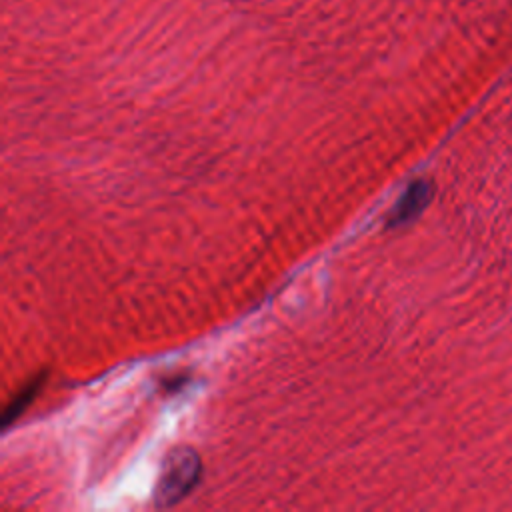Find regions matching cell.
Returning <instances> with one entry per match:
<instances>
[{
    "label": "cell",
    "mask_w": 512,
    "mask_h": 512,
    "mask_svg": "<svg viewBox=\"0 0 512 512\" xmlns=\"http://www.w3.org/2000/svg\"><path fill=\"white\" fill-rule=\"evenodd\" d=\"M202 462L194 448L190 446H174L164 462L154 488V504L156 506H172L180 502L200 480Z\"/></svg>",
    "instance_id": "obj_1"
},
{
    "label": "cell",
    "mask_w": 512,
    "mask_h": 512,
    "mask_svg": "<svg viewBox=\"0 0 512 512\" xmlns=\"http://www.w3.org/2000/svg\"><path fill=\"white\" fill-rule=\"evenodd\" d=\"M428 198H430V186L428 182L420 180V182H414L406 192L404 196L396 202L390 218H388V224L390 226H398V224H406L408 220H412L414 216L420 214V210L428 204Z\"/></svg>",
    "instance_id": "obj_2"
},
{
    "label": "cell",
    "mask_w": 512,
    "mask_h": 512,
    "mask_svg": "<svg viewBox=\"0 0 512 512\" xmlns=\"http://www.w3.org/2000/svg\"><path fill=\"white\" fill-rule=\"evenodd\" d=\"M38 388H40V380L30 382V386L24 388V390L18 394V398L12 400V404L6 408L4 418H2V424H4V426H8L14 418H18V414L32 402V398L36 396V390H38Z\"/></svg>",
    "instance_id": "obj_3"
}]
</instances>
